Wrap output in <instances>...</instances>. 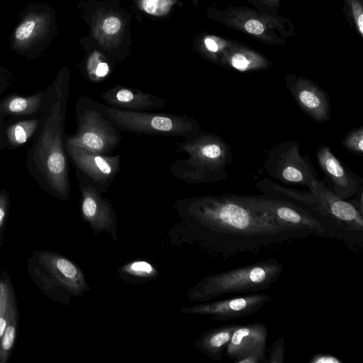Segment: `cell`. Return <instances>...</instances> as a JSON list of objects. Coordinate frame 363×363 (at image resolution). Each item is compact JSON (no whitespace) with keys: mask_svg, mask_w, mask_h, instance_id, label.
<instances>
[{"mask_svg":"<svg viewBox=\"0 0 363 363\" xmlns=\"http://www.w3.org/2000/svg\"><path fill=\"white\" fill-rule=\"evenodd\" d=\"M218 65L240 72L263 71L272 67L271 62L264 55L237 41L223 52Z\"/></svg>","mask_w":363,"mask_h":363,"instance_id":"20","label":"cell"},{"mask_svg":"<svg viewBox=\"0 0 363 363\" xmlns=\"http://www.w3.org/2000/svg\"><path fill=\"white\" fill-rule=\"evenodd\" d=\"M108 106L130 111H147L163 108L167 101L134 88L116 86L101 94Z\"/></svg>","mask_w":363,"mask_h":363,"instance_id":"19","label":"cell"},{"mask_svg":"<svg viewBox=\"0 0 363 363\" xmlns=\"http://www.w3.org/2000/svg\"><path fill=\"white\" fill-rule=\"evenodd\" d=\"M255 9L269 15L278 16L280 0H247Z\"/></svg>","mask_w":363,"mask_h":363,"instance_id":"32","label":"cell"},{"mask_svg":"<svg viewBox=\"0 0 363 363\" xmlns=\"http://www.w3.org/2000/svg\"><path fill=\"white\" fill-rule=\"evenodd\" d=\"M69 79L68 70L62 68L45 89L40 123L26 154L29 175L42 190L62 201L71 191L65 133Z\"/></svg>","mask_w":363,"mask_h":363,"instance_id":"2","label":"cell"},{"mask_svg":"<svg viewBox=\"0 0 363 363\" xmlns=\"http://www.w3.org/2000/svg\"><path fill=\"white\" fill-rule=\"evenodd\" d=\"M240 325L231 324L214 328L203 333L195 341V347L215 361L225 354L234 331Z\"/></svg>","mask_w":363,"mask_h":363,"instance_id":"22","label":"cell"},{"mask_svg":"<svg viewBox=\"0 0 363 363\" xmlns=\"http://www.w3.org/2000/svg\"><path fill=\"white\" fill-rule=\"evenodd\" d=\"M342 145L350 152L362 156L363 126L355 128L347 132L342 140Z\"/></svg>","mask_w":363,"mask_h":363,"instance_id":"29","label":"cell"},{"mask_svg":"<svg viewBox=\"0 0 363 363\" xmlns=\"http://www.w3.org/2000/svg\"><path fill=\"white\" fill-rule=\"evenodd\" d=\"M235 40L216 35H206L203 39V52L209 60L218 64L223 52Z\"/></svg>","mask_w":363,"mask_h":363,"instance_id":"26","label":"cell"},{"mask_svg":"<svg viewBox=\"0 0 363 363\" xmlns=\"http://www.w3.org/2000/svg\"><path fill=\"white\" fill-rule=\"evenodd\" d=\"M16 301L11 278L6 271L0 268V340L6 325L9 310Z\"/></svg>","mask_w":363,"mask_h":363,"instance_id":"25","label":"cell"},{"mask_svg":"<svg viewBox=\"0 0 363 363\" xmlns=\"http://www.w3.org/2000/svg\"><path fill=\"white\" fill-rule=\"evenodd\" d=\"M0 1H1V0H0Z\"/></svg>","mask_w":363,"mask_h":363,"instance_id":"40","label":"cell"},{"mask_svg":"<svg viewBox=\"0 0 363 363\" xmlns=\"http://www.w3.org/2000/svg\"><path fill=\"white\" fill-rule=\"evenodd\" d=\"M45 93V90H40L28 96L18 94L4 96L0 98V116L4 118L38 117L43 108Z\"/></svg>","mask_w":363,"mask_h":363,"instance_id":"21","label":"cell"},{"mask_svg":"<svg viewBox=\"0 0 363 363\" xmlns=\"http://www.w3.org/2000/svg\"><path fill=\"white\" fill-rule=\"evenodd\" d=\"M77 129L65 141L88 151L109 155L122 140L121 130L107 118L104 105L82 96L76 103Z\"/></svg>","mask_w":363,"mask_h":363,"instance_id":"8","label":"cell"},{"mask_svg":"<svg viewBox=\"0 0 363 363\" xmlns=\"http://www.w3.org/2000/svg\"><path fill=\"white\" fill-rule=\"evenodd\" d=\"M244 196L255 208L269 214L282 224L309 230L319 237L330 238L320 220L292 202L280 199Z\"/></svg>","mask_w":363,"mask_h":363,"instance_id":"14","label":"cell"},{"mask_svg":"<svg viewBox=\"0 0 363 363\" xmlns=\"http://www.w3.org/2000/svg\"><path fill=\"white\" fill-rule=\"evenodd\" d=\"M213 18L227 27L268 45L285 46L296 35L294 23L286 17L272 16L245 6L214 9Z\"/></svg>","mask_w":363,"mask_h":363,"instance_id":"7","label":"cell"},{"mask_svg":"<svg viewBox=\"0 0 363 363\" xmlns=\"http://www.w3.org/2000/svg\"><path fill=\"white\" fill-rule=\"evenodd\" d=\"M13 30L9 45L18 55L35 59L43 55L55 34V13L47 4H33L24 9Z\"/></svg>","mask_w":363,"mask_h":363,"instance_id":"10","label":"cell"},{"mask_svg":"<svg viewBox=\"0 0 363 363\" xmlns=\"http://www.w3.org/2000/svg\"><path fill=\"white\" fill-rule=\"evenodd\" d=\"M178 207L192 218L207 240L224 259L257 254L313 233L281 223L255 208L244 195H204L179 201Z\"/></svg>","mask_w":363,"mask_h":363,"instance_id":"1","label":"cell"},{"mask_svg":"<svg viewBox=\"0 0 363 363\" xmlns=\"http://www.w3.org/2000/svg\"><path fill=\"white\" fill-rule=\"evenodd\" d=\"M68 157L76 169L106 192L121 169L120 154L111 155L92 152L65 141Z\"/></svg>","mask_w":363,"mask_h":363,"instance_id":"13","label":"cell"},{"mask_svg":"<svg viewBox=\"0 0 363 363\" xmlns=\"http://www.w3.org/2000/svg\"><path fill=\"white\" fill-rule=\"evenodd\" d=\"M308 363H343V361L330 354L316 353L310 358Z\"/></svg>","mask_w":363,"mask_h":363,"instance_id":"36","label":"cell"},{"mask_svg":"<svg viewBox=\"0 0 363 363\" xmlns=\"http://www.w3.org/2000/svg\"><path fill=\"white\" fill-rule=\"evenodd\" d=\"M323 218L330 238L345 242L354 252L363 249V212L351 201L342 199L318 179L308 191H302L299 201Z\"/></svg>","mask_w":363,"mask_h":363,"instance_id":"6","label":"cell"},{"mask_svg":"<svg viewBox=\"0 0 363 363\" xmlns=\"http://www.w3.org/2000/svg\"><path fill=\"white\" fill-rule=\"evenodd\" d=\"M81 194L80 211L82 219L95 233L106 231L117 239V218L111 201L102 196V191L82 172L76 170Z\"/></svg>","mask_w":363,"mask_h":363,"instance_id":"12","label":"cell"},{"mask_svg":"<svg viewBox=\"0 0 363 363\" xmlns=\"http://www.w3.org/2000/svg\"><path fill=\"white\" fill-rule=\"evenodd\" d=\"M343 13L350 26L363 37V0H343Z\"/></svg>","mask_w":363,"mask_h":363,"instance_id":"27","label":"cell"},{"mask_svg":"<svg viewBox=\"0 0 363 363\" xmlns=\"http://www.w3.org/2000/svg\"><path fill=\"white\" fill-rule=\"evenodd\" d=\"M10 207V197L6 189H0V234L4 228Z\"/></svg>","mask_w":363,"mask_h":363,"instance_id":"33","label":"cell"},{"mask_svg":"<svg viewBox=\"0 0 363 363\" xmlns=\"http://www.w3.org/2000/svg\"><path fill=\"white\" fill-rule=\"evenodd\" d=\"M284 270L275 258L211 274L187 291L194 301H206L226 295L265 290L276 282Z\"/></svg>","mask_w":363,"mask_h":363,"instance_id":"4","label":"cell"},{"mask_svg":"<svg viewBox=\"0 0 363 363\" xmlns=\"http://www.w3.org/2000/svg\"><path fill=\"white\" fill-rule=\"evenodd\" d=\"M265 358V354L252 353L247 354L235 361V363H259Z\"/></svg>","mask_w":363,"mask_h":363,"instance_id":"38","label":"cell"},{"mask_svg":"<svg viewBox=\"0 0 363 363\" xmlns=\"http://www.w3.org/2000/svg\"><path fill=\"white\" fill-rule=\"evenodd\" d=\"M28 274L50 300L69 304L72 296L90 290L82 269L64 255L51 250H35L27 260Z\"/></svg>","mask_w":363,"mask_h":363,"instance_id":"5","label":"cell"},{"mask_svg":"<svg viewBox=\"0 0 363 363\" xmlns=\"http://www.w3.org/2000/svg\"><path fill=\"white\" fill-rule=\"evenodd\" d=\"M123 274L133 277L150 279L157 276V269L145 260H135L121 267Z\"/></svg>","mask_w":363,"mask_h":363,"instance_id":"28","label":"cell"},{"mask_svg":"<svg viewBox=\"0 0 363 363\" xmlns=\"http://www.w3.org/2000/svg\"><path fill=\"white\" fill-rule=\"evenodd\" d=\"M177 152L187 157L170 166V173L188 184H209L225 180L227 167L233 162L230 147L220 135L200 130L184 138Z\"/></svg>","mask_w":363,"mask_h":363,"instance_id":"3","label":"cell"},{"mask_svg":"<svg viewBox=\"0 0 363 363\" xmlns=\"http://www.w3.org/2000/svg\"><path fill=\"white\" fill-rule=\"evenodd\" d=\"M264 169L267 174L286 185L308 189L318 179L309 157L301 153L296 140H285L272 146L264 156Z\"/></svg>","mask_w":363,"mask_h":363,"instance_id":"11","label":"cell"},{"mask_svg":"<svg viewBox=\"0 0 363 363\" xmlns=\"http://www.w3.org/2000/svg\"><path fill=\"white\" fill-rule=\"evenodd\" d=\"M172 0H142V6L145 11L154 15H161L167 12Z\"/></svg>","mask_w":363,"mask_h":363,"instance_id":"31","label":"cell"},{"mask_svg":"<svg viewBox=\"0 0 363 363\" xmlns=\"http://www.w3.org/2000/svg\"><path fill=\"white\" fill-rule=\"evenodd\" d=\"M285 340L281 337L276 340L269 349V355L266 360L268 363H283L285 357Z\"/></svg>","mask_w":363,"mask_h":363,"instance_id":"30","label":"cell"},{"mask_svg":"<svg viewBox=\"0 0 363 363\" xmlns=\"http://www.w3.org/2000/svg\"><path fill=\"white\" fill-rule=\"evenodd\" d=\"M14 82V77L9 69L0 65V98Z\"/></svg>","mask_w":363,"mask_h":363,"instance_id":"35","label":"cell"},{"mask_svg":"<svg viewBox=\"0 0 363 363\" xmlns=\"http://www.w3.org/2000/svg\"><path fill=\"white\" fill-rule=\"evenodd\" d=\"M39 123V116L11 121V123L7 122V149H16L31 141Z\"/></svg>","mask_w":363,"mask_h":363,"instance_id":"23","label":"cell"},{"mask_svg":"<svg viewBox=\"0 0 363 363\" xmlns=\"http://www.w3.org/2000/svg\"><path fill=\"white\" fill-rule=\"evenodd\" d=\"M19 312L16 301L9 310L6 325L0 340V363H7L11 357L16 340Z\"/></svg>","mask_w":363,"mask_h":363,"instance_id":"24","label":"cell"},{"mask_svg":"<svg viewBox=\"0 0 363 363\" xmlns=\"http://www.w3.org/2000/svg\"><path fill=\"white\" fill-rule=\"evenodd\" d=\"M268 330L262 323L240 325L226 348V357L235 361L247 354H265Z\"/></svg>","mask_w":363,"mask_h":363,"instance_id":"18","label":"cell"},{"mask_svg":"<svg viewBox=\"0 0 363 363\" xmlns=\"http://www.w3.org/2000/svg\"><path fill=\"white\" fill-rule=\"evenodd\" d=\"M6 127L7 122L6 118L0 116V152L8 148Z\"/></svg>","mask_w":363,"mask_h":363,"instance_id":"37","label":"cell"},{"mask_svg":"<svg viewBox=\"0 0 363 363\" xmlns=\"http://www.w3.org/2000/svg\"><path fill=\"white\" fill-rule=\"evenodd\" d=\"M271 297L263 294L248 295L215 301L184 307L181 311L194 315H209L215 320H228L252 315L260 310Z\"/></svg>","mask_w":363,"mask_h":363,"instance_id":"16","label":"cell"},{"mask_svg":"<svg viewBox=\"0 0 363 363\" xmlns=\"http://www.w3.org/2000/svg\"><path fill=\"white\" fill-rule=\"evenodd\" d=\"M319 167L325 176L326 184L338 197L347 200L362 191V180L345 167L332 152L329 146L323 145L316 152Z\"/></svg>","mask_w":363,"mask_h":363,"instance_id":"17","label":"cell"},{"mask_svg":"<svg viewBox=\"0 0 363 363\" xmlns=\"http://www.w3.org/2000/svg\"><path fill=\"white\" fill-rule=\"evenodd\" d=\"M104 112L121 131L138 135L184 138L201 130L199 121L187 115L130 111L106 105Z\"/></svg>","mask_w":363,"mask_h":363,"instance_id":"9","label":"cell"},{"mask_svg":"<svg viewBox=\"0 0 363 363\" xmlns=\"http://www.w3.org/2000/svg\"><path fill=\"white\" fill-rule=\"evenodd\" d=\"M109 68L106 62H100L97 65L95 69V75L97 77H104L108 73Z\"/></svg>","mask_w":363,"mask_h":363,"instance_id":"39","label":"cell"},{"mask_svg":"<svg viewBox=\"0 0 363 363\" xmlns=\"http://www.w3.org/2000/svg\"><path fill=\"white\" fill-rule=\"evenodd\" d=\"M285 82L299 108L314 122L323 123L330 119L329 96L317 82L294 73L286 74Z\"/></svg>","mask_w":363,"mask_h":363,"instance_id":"15","label":"cell"},{"mask_svg":"<svg viewBox=\"0 0 363 363\" xmlns=\"http://www.w3.org/2000/svg\"><path fill=\"white\" fill-rule=\"evenodd\" d=\"M121 26L122 23L118 17L110 16L104 20L102 29L107 35H115L121 30Z\"/></svg>","mask_w":363,"mask_h":363,"instance_id":"34","label":"cell"}]
</instances>
